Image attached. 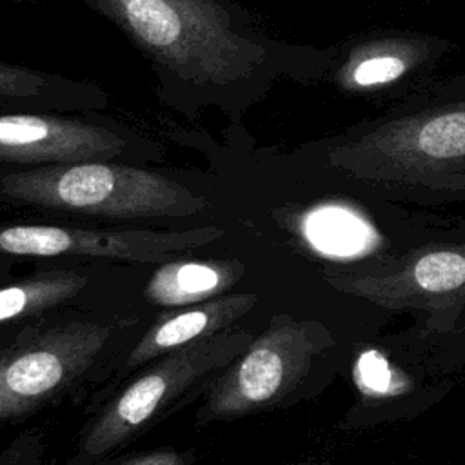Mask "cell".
Instances as JSON below:
<instances>
[{"mask_svg": "<svg viewBox=\"0 0 465 465\" xmlns=\"http://www.w3.org/2000/svg\"><path fill=\"white\" fill-rule=\"evenodd\" d=\"M242 272L234 260H174L151 274L143 294L153 305L185 307L227 294Z\"/></svg>", "mask_w": 465, "mask_h": 465, "instance_id": "cell-11", "label": "cell"}, {"mask_svg": "<svg viewBox=\"0 0 465 465\" xmlns=\"http://www.w3.org/2000/svg\"><path fill=\"white\" fill-rule=\"evenodd\" d=\"M118 133L53 114H0V163L56 165L124 154Z\"/></svg>", "mask_w": 465, "mask_h": 465, "instance_id": "cell-8", "label": "cell"}, {"mask_svg": "<svg viewBox=\"0 0 465 465\" xmlns=\"http://www.w3.org/2000/svg\"><path fill=\"white\" fill-rule=\"evenodd\" d=\"M358 376L361 383L374 392H385L391 387L389 365L383 356L374 351L361 354L358 361Z\"/></svg>", "mask_w": 465, "mask_h": 465, "instance_id": "cell-16", "label": "cell"}, {"mask_svg": "<svg viewBox=\"0 0 465 465\" xmlns=\"http://www.w3.org/2000/svg\"><path fill=\"white\" fill-rule=\"evenodd\" d=\"M87 285V274L73 269L36 271L0 285V325L42 316L73 302Z\"/></svg>", "mask_w": 465, "mask_h": 465, "instance_id": "cell-12", "label": "cell"}, {"mask_svg": "<svg viewBox=\"0 0 465 465\" xmlns=\"http://www.w3.org/2000/svg\"><path fill=\"white\" fill-rule=\"evenodd\" d=\"M47 85V76L0 62V98H31Z\"/></svg>", "mask_w": 465, "mask_h": 465, "instance_id": "cell-15", "label": "cell"}, {"mask_svg": "<svg viewBox=\"0 0 465 465\" xmlns=\"http://www.w3.org/2000/svg\"><path fill=\"white\" fill-rule=\"evenodd\" d=\"M305 232L318 251L336 256L360 252L372 240L371 229L358 214L334 205L314 209L305 220Z\"/></svg>", "mask_w": 465, "mask_h": 465, "instance_id": "cell-13", "label": "cell"}, {"mask_svg": "<svg viewBox=\"0 0 465 465\" xmlns=\"http://www.w3.org/2000/svg\"><path fill=\"white\" fill-rule=\"evenodd\" d=\"M118 329L80 318L44 322L0 345V421L25 418L78 387L109 356Z\"/></svg>", "mask_w": 465, "mask_h": 465, "instance_id": "cell-5", "label": "cell"}, {"mask_svg": "<svg viewBox=\"0 0 465 465\" xmlns=\"http://www.w3.org/2000/svg\"><path fill=\"white\" fill-rule=\"evenodd\" d=\"M254 302V294L227 292L160 314L127 354L122 374L127 376L169 351L231 329Z\"/></svg>", "mask_w": 465, "mask_h": 465, "instance_id": "cell-10", "label": "cell"}, {"mask_svg": "<svg viewBox=\"0 0 465 465\" xmlns=\"http://www.w3.org/2000/svg\"><path fill=\"white\" fill-rule=\"evenodd\" d=\"M9 258L11 256H7V254H0V285L13 280V272H11L13 263Z\"/></svg>", "mask_w": 465, "mask_h": 465, "instance_id": "cell-19", "label": "cell"}, {"mask_svg": "<svg viewBox=\"0 0 465 465\" xmlns=\"http://www.w3.org/2000/svg\"><path fill=\"white\" fill-rule=\"evenodd\" d=\"M189 463H191L189 454L162 449V450H147V452L131 454V456L114 460L107 465H189Z\"/></svg>", "mask_w": 465, "mask_h": 465, "instance_id": "cell-18", "label": "cell"}, {"mask_svg": "<svg viewBox=\"0 0 465 465\" xmlns=\"http://www.w3.org/2000/svg\"><path fill=\"white\" fill-rule=\"evenodd\" d=\"M249 343L247 332L231 327L169 351L138 369L94 414L82 440V458H102L151 429L182 407V400L209 387Z\"/></svg>", "mask_w": 465, "mask_h": 465, "instance_id": "cell-4", "label": "cell"}, {"mask_svg": "<svg viewBox=\"0 0 465 465\" xmlns=\"http://www.w3.org/2000/svg\"><path fill=\"white\" fill-rule=\"evenodd\" d=\"M414 276L425 291L443 292L456 289L465 282V258L456 252H430L416 263Z\"/></svg>", "mask_w": 465, "mask_h": 465, "instance_id": "cell-14", "label": "cell"}, {"mask_svg": "<svg viewBox=\"0 0 465 465\" xmlns=\"http://www.w3.org/2000/svg\"><path fill=\"white\" fill-rule=\"evenodd\" d=\"M223 236L214 225L189 231L84 229L42 223H0V254L89 256L129 262H163L176 252L207 245Z\"/></svg>", "mask_w": 465, "mask_h": 465, "instance_id": "cell-6", "label": "cell"}, {"mask_svg": "<svg viewBox=\"0 0 465 465\" xmlns=\"http://www.w3.org/2000/svg\"><path fill=\"white\" fill-rule=\"evenodd\" d=\"M454 49L449 38L411 31H381L338 47L325 76L351 96L392 94L400 98L429 82V73Z\"/></svg>", "mask_w": 465, "mask_h": 465, "instance_id": "cell-7", "label": "cell"}, {"mask_svg": "<svg viewBox=\"0 0 465 465\" xmlns=\"http://www.w3.org/2000/svg\"><path fill=\"white\" fill-rule=\"evenodd\" d=\"M292 341L287 329H272L251 341L207 387L198 423L232 420L274 400L289 372Z\"/></svg>", "mask_w": 465, "mask_h": 465, "instance_id": "cell-9", "label": "cell"}, {"mask_svg": "<svg viewBox=\"0 0 465 465\" xmlns=\"http://www.w3.org/2000/svg\"><path fill=\"white\" fill-rule=\"evenodd\" d=\"M44 443L36 434H24L0 454V465H40Z\"/></svg>", "mask_w": 465, "mask_h": 465, "instance_id": "cell-17", "label": "cell"}, {"mask_svg": "<svg viewBox=\"0 0 465 465\" xmlns=\"http://www.w3.org/2000/svg\"><path fill=\"white\" fill-rule=\"evenodd\" d=\"M143 49L194 80L225 84L269 67L303 80H325L334 47L260 44L238 35L214 0H98Z\"/></svg>", "mask_w": 465, "mask_h": 465, "instance_id": "cell-2", "label": "cell"}, {"mask_svg": "<svg viewBox=\"0 0 465 465\" xmlns=\"http://www.w3.org/2000/svg\"><path fill=\"white\" fill-rule=\"evenodd\" d=\"M332 169L396 185H465V73L430 78L318 147Z\"/></svg>", "mask_w": 465, "mask_h": 465, "instance_id": "cell-1", "label": "cell"}, {"mask_svg": "<svg viewBox=\"0 0 465 465\" xmlns=\"http://www.w3.org/2000/svg\"><path fill=\"white\" fill-rule=\"evenodd\" d=\"M0 200L116 220L180 218L202 213L207 205L202 196L167 176L105 160L4 173Z\"/></svg>", "mask_w": 465, "mask_h": 465, "instance_id": "cell-3", "label": "cell"}]
</instances>
